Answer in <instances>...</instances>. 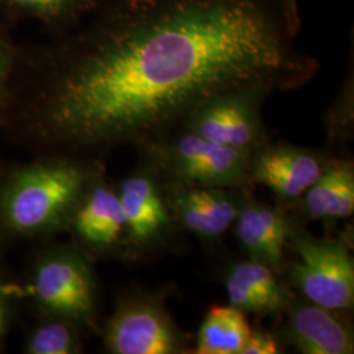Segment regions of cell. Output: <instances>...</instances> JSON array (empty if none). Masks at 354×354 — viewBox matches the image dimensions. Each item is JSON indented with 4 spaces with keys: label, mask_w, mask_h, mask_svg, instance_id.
Listing matches in <instances>:
<instances>
[{
    "label": "cell",
    "mask_w": 354,
    "mask_h": 354,
    "mask_svg": "<svg viewBox=\"0 0 354 354\" xmlns=\"http://www.w3.org/2000/svg\"><path fill=\"white\" fill-rule=\"evenodd\" d=\"M299 33L297 0H102L12 77L0 113L53 153L143 149L219 93L307 84L319 62Z\"/></svg>",
    "instance_id": "6da1fadb"
},
{
    "label": "cell",
    "mask_w": 354,
    "mask_h": 354,
    "mask_svg": "<svg viewBox=\"0 0 354 354\" xmlns=\"http://www.w3.org/2000/svg\"><path fill=\"white\" fill-rule=\"evenodd\" d=\"M100 174L96 163L61 153L21 167L0 190L1 227L17 236H36L67 226Z\"/></svg>",
    "instance_id": "7a4b0ae2"
},
{
    "label": "cell",
    "mask_w": 354,
    "mask_h": 354,
    "mask_svg": "<svg viewBox=\"0 0 354 354\" xmlns=\"http://www.w3.org/2000/svg\"><path fill=\"white\" fill-rule=\"evenodd\" d=\"M143 150L149 168L163 187L239 188L250 183V152L203 140L180 129Z\"/></svg>",
    "instance_id": "3957f363"
},
{
    "label": "cell",
    "mask_w": 354,
    "mask_h": 354,
    "mask_svg": "<svg viewBox=\"0 0 354 354\" xmlns=\"http://www.w3.org/2000/svg\"><path fill=\"white\" fill-rule=\"evenodd\" d=\"M288 248L297 256L289 279L308 302L333 311L353 308L354 263L345 241L317 239L294 227Z\"/></svg>",
    "instance_id": "277c9868"
},
{
    "label": "cell",
    "mask_w": 354,
    "mask_h": 354,
    "mask_svg": "<svg viewBox=\"0 0 354 354\" xmlns=\"http://www.w3.org/2000/svg\"><path fill=\"white\" fill-rule=\"evenodd\" d=\"M30 291L49 317L83 326L95 317L96 279L88 257L80 248L61 247L39 256Z\"/></svg>",
    "instance_id": "5b68a950"
},
{
    "label": "cell",
    "mask_w": 354,
    "mask_h": 354,
    "mask_svg": "<svg viewBox=\"0 0 354 354\" xmlns=\"http://www.w3.org/2000/svg\"><path fill=\"white\" fill-rule=\"evenodd\" d=\"M269 93L254 88L219 93L198 105L181 129L203 140L253 153L266 143L261 105Z\"/></svg>",
    "instance_id": "8992f818"
},
{
    "label": "cell",
    "mask_w": 354,
    "mask_h": 354,
    "mask_svg": "<svg viewBox=\"0 0 354 354\" xmlns=\"http://www.w3.org/2000/svg\"><path fill=\"white\" fill-rule=\"evenodd\" d=\"M104 342L114 354L184 353V339L163 306L150 297H129L109 319Z\"/></svg>",
    "instance_id": "52a82bcc"
},
{
    "label": "cell",
    "mask_w": 354,
    "mask_h": 354,
    "mask_svg": "<svg viewBox=\"0 0 354 354\" xmlns=\"http://www.w3.org/2000/svg\"><path fill=\"white\" fill-rule=\"evenodd\" d=\"M125 215V250L138 252L162 244L176 222L165 200V188L149 168L125 177L115 188Z\"/></svg>",
    "instance_id": "ba28073f"
},
{
    "label": "cell",
    "mask_w": 354,
    "mask_h": 354,
    "mask_svg": "<svg viewBox=\"0 0 354 354\" xmlns=\"http://www.w3.org/2000/svg\"><path fill=\"white\" fill-rule=\"evenodd\" d=\"M76 241L95 253L115 252L125 248L127 225L117 189L102 177H96L67 225Z\"/></svg>",
    "instance_id": "9c48e42d"
},
{
    "label": "cell",
    "mask_w": 354,
    "mask_h": 354,
    "mask_svg": "<svg viewBox=\"0 0 354 354\" xmlns=\"http://www.w3.org/2000/svg\"><path fill=\"white\" fill-rule=\"evenodd\" d=\"M326 160L317 152L290 145L266 146L251 155L250 183L261 184L282 201L301 198L319 176Z\"/></svg>",
    "instance_id": "30bf717a"
},
{
    "label": "cell",
    "mask_w": 354,
    "mask_h": 354,
    "mask_svg": "<svg viewBox=\"0 0 354 354\" xmlns=\"http://www.w3.org/2000/svg\"><path fill=\"white\" fill-rule=\"evenodd\" d=\"M175 222L200 236L215 239L235 223L243 198L234 188L163 187Z\"/></svg>",
    "instance_id": "8fae6325"
},
{
    "label": "cell",
    "mask_w": 354,
    "mask_h": 354,
    "mask_svg": "<svg viewBox=\"0 0 354 354\" xmlns=\"http://www.w3.org/2000/svg\"><path fill=\"white\" fill-rule=\"evenodd\" d=\"M294 226L279 210L254 201H243L235 219V234L250 259L281 273Z\"/></svg>",
    "instance_id": "7c38bea8"
},
{
    "label": "cell",
    "mask_w": 354,
    "mask_h": 354,
    "mask_svg": "<svg viewBox=\"0 0 354 354\" xmlns=\"http://www.w3.org/2000/svg\"><path fill=\"white\" fill-rule=\"evenodd\" d=\"M286 339L304 354H352L353 330L336 311L315 304L289 306Z\"/></svg>",
    "instance_id": "4fadbf2b"
},
{
    "label": "cell",
    "mask_w": 354,
    "mask_h": 354,
    "mask_svg": "<svg viewBox=\"0 0 354 354\" xmlns=\"http://www.w3.org/2000/svg\"><path fill=\"white\" fill-rule=\"evenodd\" d=\"M304 214L310 219L348 218L354 212V171L349 162H328L306 190Z\"/></svg>",
    "instance_id": "5bb4252c"
},
{
    "label": "cell",
    "mask_w": 354,
    "mask_h": 354,
    "mask_svg": "<svg viewBox=\"0 0 354 354\" xmlns=\"http://www.w3.org/2000/svg\"><path fill=\"white\" fill-rule=\"evenodd\" d=\"M251 335L244 313L232 306H214L197 335V354H241Z\"/></svg>",
    "instance_id": "9a60e30c"
},
{
    "label": "cell",
    "mask_w": 354,
    "mask_h": 354,
    "mask_svg": "<svg viewBox=\"0 0 354 354\" xmlns=\"http://www.w3.org/2000/svg\"><path fill=\"white\" fill-rule=\"evenodd\" d=\"M102 0H0V12L13 16L37 19L42 23L59 28H71L89 13L93 12Z\"/></svg>",
    "instance_id": "2e32d148"
},
{
    "label": "cell",
    "mask_w": 354,
    "mask_h": 354,
    "mask_svg": "<svg viewBox=\"0 0 354 354\" xmlns=\"http://www.w3.org/2000/svg\"><path fill=\"white\" fill-rule=\"evenodd\" d=\"M228 273L263 297L273 314L289 308L292 302L290 292L279 282L277 272L260 261L243 260L231 266Z\"/></svg>",
    "instance_id": "e0dca14e"
},
{
    "label": "cell",
    "mask_w": 354,
    "mask_h": 354,
    "mask_svg": "<svg viewBox=\"0 0 354 354\" xmlns=\"http://www.w3.org/2000/svg\"><path fill=\"white\" fill-rule=\"evenodd\" d=\"M75 323L51 317L32 330L26 344L29 354H74L82 351Z\"/></svg>",
    "instance_id": "ac0fdd59"
},
{
    "label": "cell",
    "mask_w": 354,
    "mask_h": 354,
    "mask_svg": "<svg viewBox=\"0 0 354 354\" xmlns=\"http://www.w3.org/2000/svg\"><path fill=\"white\" fill-rule=\"evenodd\" d=\"M19 58L20 55L15 49L12 42L0 33V108L8 95Z\"/></svg>",
    "instance_id": "d6986e66"
},
{
    "label": "cell",
    "mask_w": 354,
    "mask_h": 354,
    "mask_svg": "<svg viewBox=\"0 0 354 354\" xmlns=\"http://www.w3.org/2000/svg\"><path fill=\"white\" fill-rule=\"evenodd\" d=\"M279 340L266 332H252L244 344L241 354H277L279 353Z\"/></svg>",
    "instance_id": "ffe728a7"
},
{
    "label": "cell",
    "mask_w": 354,
    "mask_h": 354,
    "mask_svg": "<svg viewBox=\"0 0 354 354\" xmlns=\"http://www.w3.org/2000/svg\"><path fill=\"white\" fill-rule=\"evenodd\" d=\"M7 329V301L6 295L0 288V342L4 336V332Z\"/></svg>",
    "instance_id": "44dd1931"
}]
</instances>
